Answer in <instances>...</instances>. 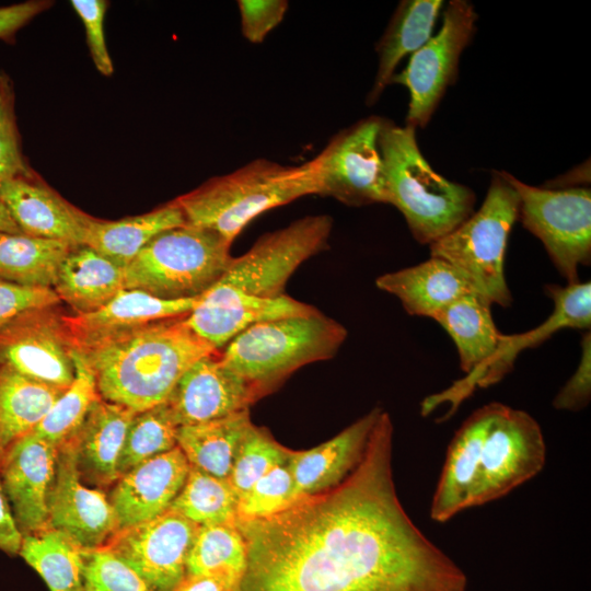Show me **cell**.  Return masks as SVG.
<instances>
[{"instance_id":"cell-1","label":"cell","mask_w":591,"mask_h":591,"mask_svg":"<svg viewBox=\"0 0 591 591\" xmlns=\"http://www.w3.org/2000/svg\"><path fill=\"white\" fill-rule=\"evenodd\" d=\"M392 436L382 412L361 462L339 485L236 521L246 565L235 591H465L464 571L397 497Z\"/></svg>"},{"instance_id":"cell-2","label":"cell","mask_w":591,"mask_h":591,"mask_svg":"<svg viewBox=\"0 0 591 591\" xmlns=\"http://www.w3.org/2000/svg\"><path fill=\"white\" fill-rule=\"evenodd\" d=\"M94 372L100 396L136 413L164 403L197 360L218 352L186 315L154 321L78 348Z\"/></svg>"},{"instance_id":"cell-3","label":"cell","mask_w":591,"mask_h":591,"mask_svg":"<svg viewBox=\"0 0 591 591\" xmlns=\"http://www.w3.org/2000/svg\"><path fill=\"white\" fill-rule=\"evenodd\" d=\"M379 148L387 204L402 212L418 243L432 244L474 212L475 193L431 167L418 148L415 128L383 119Z\"/></svg>"},{"instance_id":"cell-4","label":"cell","mask_w":591,"mask_h":591,"mask_svg":"<svg viewBox=\"0 0 591 591\" xmlns=\"http://www.w3.org/2000/svg\"><path fill=\"white\" fill-rule=\"evenodd\" d=\"M316 193L312 160L292 166L257 159L174 200L187 223L216 231L232 243L263 212Z\"/></svg>"},{"instance_id":"cell-5","label":"cell","mask_w":591,"mask_h":591,"mask_svg":"<svg viewBox=\"0 0 591 591\" xmlns=\"http://www.w3.org/2000/svg\"><path fill=\"white\" fill-rule=\"evenodd\" d=\"M231 244L190 223L164 230L125 267V288L164 300L200 298L227 271Z\"/></svg>"},{"instance_id":"cell-6","label":"cell","mask_w":591,"mask_h":591,"mask_svg":"<svg viewBox=\"0 0 591 591\" xmlns=\"http://www.w3.org/2000/svg\"><path fill=\"white\" fill-rule=\"evenodd\" d=\"M346 328L317 310L255 324L225 345L222 361L259 393L311 362L332 358Z\"/></svg>"},{"instance_id":"cell-7","label":"cell","mask_w":591,"mask_h":591,"mask_svg":"<svg viewBox=\"0 0 591 591\" xmlns=\"http://www.w3.org/2000/svg\"><path fill=\"white\" fill-rule=\"evenodd\" d=\"M515 189L495 171L483 205L449 234L429 245L430 256L455 267L491 305L512 302L503 262L508 239L519 217Z\"/></svg>"},{"instance_id":"cell-8","label":"cell","mask_w":591,"mask_h":591,"mask_svg":"<svg viewBox=\"0 0 591 591\" xmlns=\"http://www.w3.org/2000/svg\"><path fill=\"white\" fill-rule=\"evenodd\" d=\"M482 421L474 507L509 494L544 467L546 445L538 422L501 403L478 408Z\"/></svg>"},{"instance_id":"cell-9","label":"cell","mask_w":591,"mask_h":591,"mask_svg":"<svg viewBox=\"0 0 591 591\" xmlns=\"http://www.w3.org/2000/svg\"><path fill=\"white\" fill-rule=\"evenodd\" d=\"M499 172L519 195L518 220L543 243L567 285L579 282V267L591 262L590 188H541Z\"/></svg>"},{"instance_id":"cell-10","label":"cell","mask_w":591,"mask_h":591,"mask_svg":"<svg viewBox=\"0 0 591 591\" xmlns=\"http://www.w3.org/2000/svg\"><path fill=\"white\" fill-rule=\"evenodd\" d=\"M477 13L466 0H451L434 36L410 55L406 67L391 83L409 93L406 125L424 128L448 88L456 81L460 57L476 31Z\"/></svg>"},{"instance_id":"cell-11","label":"cell","mask_w":591,"mask_h":591,"mask_svg":"<svg viewBox=\"0 0 591 591\" xmlns=\"http://www.w3.org/2000/svg\"><path fill=\"white\" fill-rule=\"evenodd\" d=\"M332 228L329 216L317 215L266 233L242 256L232 258L219 281L260 298L283 296L296 269L327 246Z\"/></svg>"},{"instance_id":"cell-12","label":"cell","mask_w":591,"mask_h":591,"mask_svg":"<svg viewBox=\"0 0 591 591\" xmlns=\"http://www.w3.org/2000/svg\"><path fill=\"white\" fill-rule=\"evenodd\" d=\"M383 118L371 116L341 130L312 160L317 193L352 207L387 204L379 135Z\"/></svg>"},{"instance_id":"cell-13","label":"cell","mask_w":591,"mask_h":591,"mask_svg":"<svg viewBox=\"0 0 591 591\" xmlns=\"http://www.w3.org/2000/svg\"><path fill=\"white\" fill-rule=\"evenodd\" d=\"M59 305L27 310L0 327V363L66 390L74 378V348Z\"/></svg>"},{"instance_id":"cell-14","label":"cell","mask_w":591,"mask_h":591,"mask_svg":"<svg viewBox=\"0 0 591 591\" xmlns=\"http://www.w3.org/2000/svg\"><path fill=\"white\" fill-rule=\"evenodd\" d=\"M199 525L167 509L119 529L104 545L130 566L153 591H174L186 577L187 558Z\"/></svg>"},{"instance_id":"cell-15","label":"cell","mask_w":591,"mask_h":591,"mask_svg":"<svg viewBox=\"0 0 591 591\" xmlns=\"http://www.w3.org/2000/svg\"><path fill=\"white\" fill-rule=\"evenodd\" d=\"M433 320L454 341L461 369L466 375L448 390L425 398L421 403L424 416L444 403L451 404L450 413H453L478 387L503 336L494 322L491 304L479 294L461 298L437 313Z\"/></svg>"},{"instance_id":"cell-16","label":"cell","mask_w":591,"mask_h":591,"mask_svg":"<svg viewBox=\"0 0 591 591\" xmlns=\"http://www.w3.org/2000/svg\"><path fill=\"white\" fill-rule=\"evenodd\" d=\"M57 454V447L35 431L0 451V483L23 536L49 528Z\"/></svg>"},{"instance_id":"cell-17","label":"cell","mask_w":591,"mask_h":591,"mask_svg":"<svg viewBox=\"0 0 591 591\" xmlns=\"http://www.w3.org/2000/svg\"><path fill=\"white\" fill-rule=\"evenodd\" d=\"M54 485L48 502V525L82 549L104 546L119 530L107 493L80 478L71 448H58Z\"/></svg>"},{"instance_id":"cell-18","label":"cell","mask_w":591,"mask_h":591,"mask_svg":"<svg viewBox=\"0 0 591 591\" xmlns=\"http://www.w3.org/2000/svg\"><path fill=\"white\" fill-rule=\"evenodd\" d=\"M259 395L255 386L227 366L216 352L189 367L165 403L181 427L248 409Z\"/></svg>"},{"instance_id":"cell-19","label":"cell","mask_w":591,"mask_h":591,"mask_svg":"<svg viewBox=\"0 0 591 591\" xmlns=\"http://www.w3.org/2000/svg\"><path fill=\"white\" fill-rule=\"evenodd\" d=\"M314 311L313 306L286 294L260 298L218 281L198 299L186 315V323L201 339L219 350L255 324Z\"/></svg>"},{"instance_id":"cell-20","label":"cell","mask_w":591,"mask_h":591,"mask_svg":"<svg viewBox=\"0 0 591 591\" xmlns=\"http://www.w3.org/2000/svg\"><path fill=\"white\" fill-rule=\"evenodd\" d=\"M0 201L22 233L83 245L92 216L66 200L33 170L1 183Z\"/></svg>"},{"instance_id":"cell-21","label":"cell","mask_w":591,"mask_h":591,"mask_svg":"<svg viewBox=\"0 0 591 591\" xmlns=\"http://www.w3.org/2000/svg\"><path fill=\"white\" fill-rule=\"evenodd\" d=\"M189 467L187 459L176 447L120 476L107 493L119 529L165 512L184 486Z\"/></svg>"},{"instance_id":"cell-22","label":"cell","mask_w":591,"mask_h":591,"mask_svg":"<svg viewBox=\"0 0 591 591\" xmlns=\"http://www.w3.org/2000/svg\"><path fill=\"white\" fill-rule=\"evenodd\" d=\"M135 414L100 397L65 441L73 452L78 474L86 486L106 491L117 482L125 437Z\"/></svg>"},{"instance_id":"cell-23","label":"cell","mask_w":591,"mask_h":591,"mask_svg":"<svg viewBox=\"0 0 591 591\" xmlns=\"http://www.w3.org/2000/svg\"><path fill=\"white\" fill-rule=\"evenodd\" d=\"M382 410L375 408L331 440L306 451H289L293 502L328 490L359 465Z\"/></svg>"},{"instance_id":"cell-24","label":"cell","mask_w":591,"mask_h":591,"mask_svg":"<svg viewBox=\"0 0 591 591\" xmlns=\"http://www.w3.org/2000/svg\"><path fill=\"white\" fill-rule=\"evenodd\" d=\"M197 299L164 300L140 290L125 289L99 310L66 314L73 348L154 321L189 314Z\"/></svg>"},{"instance_id":"cell-25","label":"cell","mask_w":591,"mask_h":591,"mask_svg":"<svg viewBox=\"0 0 591 591\" xmlns=\"http://www.w3.org/2000/svg\"><path fill=\"white\" fill-rule=\"evenodd\" d=\"M546 294L553 300L552 314L535 328L514 335H503L478 387L499 382L513 368L520 352L534 348L563 328L590 329L591 283L590 281L566 285H547Z\"/></svg>"},{"instance_id":"cell-26","label":"cell","mask_w":591,"mask_h":591,"mask_svg":"<svg viewBox=\"0 0 591 591\" xmlns=\"http://www.w3.org/2000/svg\"><path fill=\"white\" fill-rule=\"evenodd\" d=\"M375 285L398 298L408 314L431 318L461 298L478 294L455 267L432 256L418 265L384 274Z\"/></svg>"},{"instance_id":"cell-27","label":"cell","mask_w":591,"mask_h":591,"mask_svg":"<svg viewBox=\"0 0 591 591\" xmlns=\"http://www.w3.org/2000/svg\"><path fill=\"white\" fill-rule=\"evenodd\" d=\"M72 314H88L125 290V267L86 245H76L61 262L53 287Z\"/></svg>"},{"instance_id":"cell-28","label":"cell","mask_w":591,"mask_h":591,"mask_svg":"<svg viewBox=\"0 0 591 591\" xmlns=\"http://www.w3.org/2000/svg\"><path fill=\"white\" fill-rule=\"evenodd\" d=\"M480 431V416L476 409L456 430L448 447L430 505V518L433 521L445 522L474 508Z\"/></svg>"},{"instance_id":"cell-29","label":"cell","mask_w":591,"mask_h":591,"mask_svg":"<svg viewBox=\"0 0 591 591\" xmlns=\"http://www.w3.org/2000/svg\"><path fill=\"white\" fill-rule=\"evenodd\" d=\"M442 7L441 0L399 2L375 47L379 63L373 85L367 97L368 104H374L385 88L391 84L399 61L418 50L432 36Z\"/></svg>"},{"instance_id":"cell-30","label":"cell","mask_w":591,"mask_h":591,"mask_svg":"<svg viewBox=\"0 0 591 591\" xmlns=\"http://www.w3.org/2000/svg\"><path fill=\"white\" fill-rule=\"evenodd\" d=\"M185 223L186 218L175 200L119 220L92 217L83 245L126 267L157 234Z\"/></svg>"},{"instance_id":"cell-31","label":"cell","mask_w":591,"mask_h":591,"mask_svg":"<svg viewBox=\"0 0 591 591\" xmlns=\"http://www.w3.org/2000/svg\"><path fill=\"white\" fill-rule=\"evenodd\" d=\"M248 409L215 420L181 426L177 447L190 466L228 479L239 449L252 428Z\"/></svg>"},{"instance_id":"cell-32","label":"cell","mask_w":591,"mask_h":591,"mask_svg":"<svg viewBox=\"0 0 591 591\" xmlns=\"http://www.w3.org/2000/svg\"><path fill=\"white\" fill-rule=\"evenodd\" d=\"M63 391L0 363V451L33 431Z\"/></svg>"},{"instance_id":"cell-33","label":"cell","mask_w":591,"mask_h":591,"mask_svg":"<svg viewBox=\"0 0 591 591\" xmlns=\"http://www.w3.org/2000/svg\"><path fill=\"white\" fill-rule=\"evenodd\" d=\"M73 246L24 233L0 232V279L53 288L59 266Z\"/></svg>"},{"instance_id":"cell-34","label":"cell","mask_w":591,"mask_h":591,"mask_svg":"<svg viewBox=\"0 0 591 591\" xmlns=\"http://www.w3.org/2000/svg\"><path fill=\"white\" fill-rule=\"evenodd\" d=\"M19 555L50 591H84L83 549L62 533L47 528L24 535Z\"/></svg>"},{"instance_id":"cell-35","label":"cell","mask_w":591,"mask_h":591,"mask_svg":"<svg viewBox=\"0 0 591 591\" xmlns=\"http://www.w3.org/2000/svg\"><path fill=\"white\" fill-rule=\"evenodd\" d=\"M239 497L228 479L190 466L179 494L169 509L195 524H235Z\"/></svg>"},{"instance_id":"cell-36","label":"cell","mask_w":591,"mask_h":591,"mask_svg":"<svg viewBox=\"0 0 591 591\" xmlns=\"http://www.w3.org/2000/svg\"><path fill=\"white\" fill-rule=\"evenodd\" d=\"M246 565V545L235 524L199 526L192 545L186 576H223L240 581Z\"/></svg>"},{"instance_id":"cell-37","label":"cell","mask_w":591,"mask_h":591,"mask_svg":"<svg viewBox=\"0 0 591 591\" xmlns=\"http://www.w3.org/2000/svg\"><path fill=\"white\" fill-rule=\"evenodd\" d=\"M74 378L33 430L57 448L78 428L92 404L100 398L93 370L84 356L72 350Z\"/></svg>"},{"instance_id":"cell-38","label":"cell","mask_w":591,"mask_h":591,"mask_svg":"<svg viewBox=\"0 0 591 591\" xmlns=\"http://www.w3.org/2000/svg\"><path fill=\"white\" fill-rule=\"evenodd\" d=\"M178 425L166 403L136 413L128 427L119 463V477L137 465L177 447Z\"/></svg>"},{"instance_id":"cell-39","label":"cell","mask_w":591,"mask_h":591,"mask_svg":"<svg viewBox=\"0 0 591 591\" xmlns=\"http://www.w3.org/2000/svg\"><path fill=\"white\" fill-rule=\"evenodd\" d=\"M289 451L254 425L244 438L228 478L239 499L274 467L287 462Z\"/></svg>"},{"instance_id":"cell-40","label":"cell","mask_w":591,"mask_h":591,"mask_svg":"<svg viewBox=\"0 0 591 591\" xmlns=\"http://www.w3.org/2000/svg\"><path fill=\"white\" fill-rule=\"evenodd\" d=\"M293 482L287 462L262 476L239 499L236 521L263 519L293 503Z\"/></svg>"},{"instance_id":"cell-41","label":"cell","mask_w":591,"mask_h":591,"mask_svg":"<svg viewBox=\"0 0 591 591\" xmlns=\"http://www.w3.org/2000/svg\"><path fill=\"white\" fill-rule=\"evenodd\" d=\"M84 591H153L124 560L105 546L83 549Z\"/></svg>"},{"instance_id":"cell-42","label":"cell","mask_w":591,"mask_h":591,"mask_svg":"<svg viewBox=\"0 0 591 591\" xmlns=\"http://www.w3.org/2000/svg\"><path fill=\"white\" fill-rule=\"evenodd\" d=\"M31 171L22 152L13 82L0 71V184Z\"/></svg>"},{"instance_id":"cell-43","label":"cell","mask_w":591,"mask_h":591,"mask_svg":"<svg viewBox=\"0 0 591 591\" xmlns=\"http://www.w3.org/2000/svg\"><path fill=\"white\" fill-rule=\"evenodd\" d=\"M70 3L83 23L86 44L95 68L101 74L111 77L114 72V65L104 33V19L108 1L71 0Z\"/></svg>"},{"instance_id":"cell-44","label":"cell","mask_w":591,"mask_h":591,"mask_svg":"<svg viewBox=\"0 0 591 591\" xmlns=\"http://www.w3.org/2000/svg\"><path fill=\"white\" fill-rule=\"evenodd\" d=\"M237 5L242 34L253 44L262 43L280 24L288 10L285 0H240Z\"/></svg>"},{"instance_id":"cell-45","label":"cell","mask_w":591,"mask_h":591,"mask_svg":"<svg viewBox=\"0 0 591 591\" xmlns=\"http://www.w3.org/2000/svg\"><path fill=\"white\" fill-rule=\"evenodd\" d=\"M60 303L53 288L26 287L0 279V327L27 310Z\"/></svg>"},{"instance_id":"cell-46","label":"cell","mask_w":591,"mask_h":591,"mask_svg":"<svg viewBox=\"0 0 591 591\" xmlns=\"http://www.w3.org/2000/svg\"><path fill=\"white\" fill-rule=\"evenodd\" d=\"M579 364L553 401L558 410L578 412L587 407L591 398V335L586 332L581 340Z\"/></svg>"},{"instance_id":"cell-47","label":"cell","mask_w":591,"mask_h":591,"mask_svg":"<svg viewBox=\"0 0 591 591\" xmlns=\"http://www.w3.org/2000/svg\"><path fill=\"white\" fill-rule=\"evenodd\" d=\"M53 4L49 0H28L0 7V39L13 42L19 30Z\"/></svg>"},{"instance_id":"cell-48","label":"cell","mask_w":591,"mask_h":591,"mask_svg":"<svg viewBox=\"0 0 591 591\" xmlns=\"http://www.w3.org/2000/svg\"><path fill=\"white\" fill-rule=\"evenodd\" d=\"M22 537L0 483V549L9 555L19 554Z\"/></svg>"},{"instance_id":"cell-49","label":"cell","mask_w":591,"mask_h":591,"mask_svg":"<svg viewBox=\"0 0 591 591\" xmlns=\"http://www.w3.org/2000/svg\"><path fill=\"white\" fill-rule=\"evenodd\" d=\"M237 581L223 576H186L174 591H235Z\"/></svg>"},{"instance_id":"cell-50","label":"cell","mask_w":591,"mask_h":591,"mask_svg":"<svg viewBox=\"0 0 591 591\" xmlns=\"http://www.w3.org/2000/svg\"><path fill=\"white\" fill-rule=\"evenodd\" d=\"M0 232L22 233L7 207L0 201Z\"/></svg>"}]
</instances>
